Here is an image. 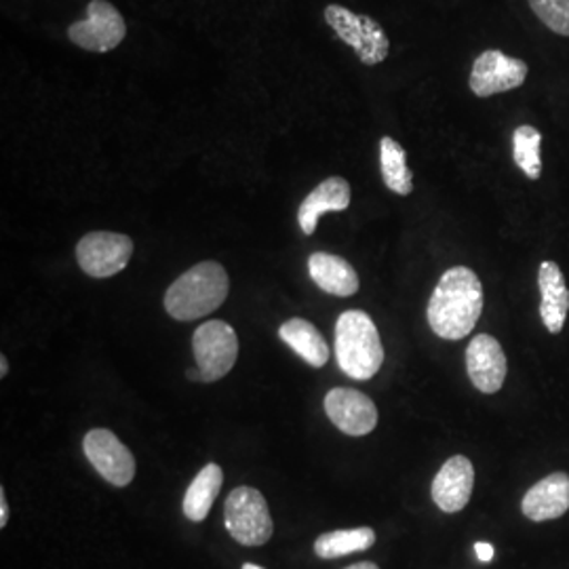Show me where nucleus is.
<instances>
[{"mask_svg": "<svg viewBox=\"0 0 569 569\" xmlns=\"http://www.w3.org/2000/svg\"><path fill=\"white\" fill-rule=\"evenodd\" d=\"M188 380H192V382H203V376H201L199 369H188Z\"/></svg>", "mask_w": 569, "mask_h": 569, "instance_id": "nucleus-26", "label": "nucleus"}, {"mask_svg": "<svg viewBox=\"0 0 569 569\" xmlns=\"http://www.w3.org/2000/svg\"><path fill=\"white\" fill-rule=\"evenodd\" d=\"M310 279L326 293L338 298H350L359 291V274L345 258L317 251L308 258Z\"/></svg>", "mask_w": 569, "mask_h": 569, "instance_id": "nucleus-17", "label": "nucleus"}, {"mask_svg": "<svg viewBox=\"0 0 569 569\" xmlns=\"http://www.w3.org/2000/svg\"><path fill=\"white\" fill-rule=\"evenodd\" d=\"M192 350L203 382H218L239 359L237 331L224 321L203 323L192 336Z\"/></svg>", "mask_w": 569, "mask_h": 569, "instance_id": "nucleus-6", "label": "nucleus"}, {"mask_svg": "<svg viewBox=\"0 0 569 569\" xmlns=\"http://www.w3.org/2000/svg\"><path fill=\"white\" fill-rule=\"evenodd\" d=\"M538 287L542 293V323L550 333H561L569 312V289L561 268L555 262H542L538 268Z\"/></svg>", "mask_w": 569, "mask_h": 569, "instance_id": "nucleus-16", "label": "nucleus"}, {"mask_svg": "<svg viewBox=\"0 0 569 569\" xmlns=\"http://www.w3.org/2000/svg\"><path fill=\"white\" fill-rule=\"evenodd\" d=\"M346 569H380L376 563H371V561H363V563H355V566H350V568Z\"/></svg>", "mask_w": 569, "mask_h": 569, "instance_id": "nucleus-27", "label": "nucleus"}, {"mask_svg": "<svg viewBox=\"0 0 569 569\" xmlns=\"http://www.w3.org/2000/svg\"><path fill=\"white\" fill-rule=\"evenodd\" d=\"M9 523V505H7V496L0 489V528H4Z\"/></svg>", "mask_w": 569, "mask_h": 569, "instance_id": "nucleus-25", "label": "nucleus"}, {"mask_svg": "<svg viewBox=\"0 0 569 569\" xmlns=\"http://www.w3.org/2000/svg\"><path fill=\"white\" fill-rule=\"evenodd\" d=\"M336 359L352 380H371L385 363L378 327L363 310H346L336 323Z\"/></svg>", "mask_w": 569, "mask_h": 569, "instance_id": "nucleus-3", "label": "nucleus"}, {"mask_svg": "<svg viewBox=\"0 0 569 569\" xmlns=\"http://www.w3.org/2000/svg\"><path fill=\"white\" fill-rule=\"evenodd\" d=\"M529 7L550 32L569 37V0H529Z\"/></svg>", "mask_w": 569, "mask_h": 569, "instance_id": "nucleus-23", "label": "nucleus"}, {"mask_svg": "<svg viewBox=\"0 0 569 569\" xmlns=\"http://www.w3.org/2000/svg\"><path fill=\"white\" fill-rule=\"evenodd\" d=\"M284 345L298 352L308 366L323 367L329 361V348L321 331L305 319H289L279 329Z\"/></svg>", "mask_w": 569, "mask_h": 569, "instance_id": "nucleus-19", "label": "nucleus"}, {"mask_svg": "<svg viewBox=\"0 0 569 569\" xmlns=\"http://www.w3.org/2000/svg\"><path fill=\"white\" fill-rule=\"evenodd\" d=\"M329 420L350 437H366L378 425L376 403L355 388H333L326 397Z\"/></svg>", "mask_w": 569, "mask_h": 569, "instance_id": "nucleus-11", "label": "nucleus"}, {"mask_svg": "<svg viewBox=\"0 0 569 569\" xmlns=\"http://www.w3.org/2000/svg\"><path fill=\"white\" fill-rule=\"evenodd\" d=\"M467 369L468 378L477 390L486 395L498 392L507 380V357L500 342L488 333L477 336L468 345Z\"/></svg>", "mask_w": 569, "mask_h": 569, "instance_id": "nucleus-12", "label": "nucleus"}, {"mask_svg": "<svg viewBox=\"0 0 569 569\" xmlns=\"http://www.w3.org/2000/svg\"><path fill=\"white\" fill-rule=\"evenodd\" d=\"M9 373V363H7V357H0V378H4Z\"/></svg>", "mask_w": 569, "mask_h": 569, "instance_id": "nucleus-28", "label": "nucleus"}, {"mask_svg": "<svg viewBox=\"0 0 569 569\" xmlns=\"http://www.w3.org/2000/svg\"><path fill=\"white\" fill-rule=\"evenodd\" d=\"M542 133L531 127L521 124L512 133V157L517 167L528 176L529 180H538L542 176Z\"/></svg>", "mask_w": 569, "mask_h": 569, "instance_id": "nucleus-22", "label": "nucleus"}, {"mask_svg": "<svg viewBox=\"0 0 569 569\" xmlns=\"http://www.w3.org/2000/svg\"><path fill=\"white\" fill-rule=\"evenodd\" d=\"M222 483H224V470L218 465H207L201 468V472L194 477V481L190 483V488L183 496V515L194 523L204 521L222 489Z\"/></svg>", "mask_w": 569, "mask_h": 569, "instance_id": "nucleus-18", "label": "nucleus"}, {"mask_svg": "<svg viewBox=\"0 0 569 569\" xmlns=\"http://www.w3.org/2000/svg\"><path fill=\"white\" fill-rule=\"evenodd\" d=\"M483 312V284L467 266H453L435 287L428 302L430 329L443 340H462Z\"/></svg>", "mask_w": 569, "mask_h": 569, "instance_id": "nucleus-1", "label": "nucleus"}, {"mask_svg": "<svg viewBox=\"0 0 569 569\" xmlns=\"http://www.w3.org/2000/svg\"><path fill=\"white\" fill-rule=\"evenodd\" d=\"M127 34V23L119 9L108 0H91L87 4V18L74 21L68 28V37L84 51L108 53L121 44Z\"/></svg>", "mask_w": 569, "mask_h": 569, "instance_id": "nucleus-7", "label": "nucleus"}, {"mask_svg": "<svg viewBox=\"0 0 569 569\" xmlns=\"http://www.w3.org/2000/svg\"><path fill=\"white\" fill-rule=\"evenodd\" d=\"M521 510L529 521L542 523L563 517L569 510V477L566 472H552L528 489Z\"/></svg>", "mask_w": 569, "mask_h": 569, "instance_id": "nucleus-14", "label": "nucleus"}, {"mask_svg": "<svg viewBox=\"0 0 569 569\" xmlns=\"http://www.w3.org/2000/svg\"><path fill=\"white\" fill-rule=\"evenodd\" d=\"M133 256V241L119 232H89L77 244V260L93 279H108L127 268Z\"/></svg>", "mask_w": 569, "mask_h": 569, "instance_id": "nucleus-8", "label": "nucleus"}, {"mask_svg": "<svg viewBox=\"0 0 569 569\" xmlns=\"http://www.w3.org/2000/svg\"><path fill=\"white\" fill-rule=\"evenodd\" d=\"M475 488V468L465 456H453L432 481V500L443 512H460L468 505Z\"/></svg>", "mask_w": 569, "mask_h": 569, "instance_id": "nucleus-13", "label": "nucleus"}, {"mask_svg": "<svg viewBox=\"0 0 569 569\" xmlns=\"http://www.w3.org/2000/svg\"><path fill=\"white\" fill-rule=\"evenodd\" d=\"M326 21L336 30V34L355 49L357 58L366 66H378L387 60L390 51L385 28L369 16H359L340 4H329Z\"/></svg>", "mask_w": 569, "mask_h": 569, "instance_id": "nucleus-5", "label": "nucleus"}, {"mask_svg": "<svg viewBox=\"0 0 569 569\" xmlns=\"http://www.w3.org/2000/svg\"><path fill=\"white\" fill-rule=\"evenodd\" d=\"M350 207V183L345 178H327L319 183L298 209V224L305 234H315L319 218L329 211H346Z\"/></svg>", "mask_w": 569, "mask_h": 569, "instance_id": "nucleus-15", "label": "nucleus"}, {"mask_svg": "<svg viewBox=\"0 0 569 569\" xmlns=\"http://www.w3.org/2000/svg\"><path fill=\"white\" fill-rule=\"evenodd\" d=\"M228 533L243 547H262L274 531L262 491L253 488H237L230 491L224 507Z\"/></svg>", "mask_w": 569, "mask_h": 569, "instance_id": "nucleus-4", "label": "nucleus"}, {"mask_svg": "<svg viewBox=\"0 0 569 569\" xmlns=\"http://www.w3.org/2000/svg\"><path fill=\"white\" fill-rule=\"evenodd\" d=\"M528 72L526 61L509 58L498 49H489L472 63L468 84L477 98H491L521 87L528 79Z\"/></svg>", "mask_w": 569, "mask_h": 569, "instance_id": "nucleus-10", "label": "nucleus"}, {"mask_svg": "<svg viewBox=\"0 0 569 569\" xmlns=\"http://www.w3.org/2000/svg\"><path fill=\"white\" fill-rule=\"evenodd\" d=\"M475 552H477V559H479V561L489 563V561L493 559V555H496V549H493L489 542H477V545H475Z\"/></svg>", "mask_w": 569, "mask_h": 569, "instance_id": "nucleus-24", "label": "nucleus"}, {"mask_svg": "<svg viewBox=\"0 0 569 569\" xmlns=\"http://www.w3.org/2000/svg\"><path fill=\"white\" fill-rule=\"evenodd\" d=\"M230 279L222 264L201 262L186 270L164 293V310L176 321H197L224 305Z\"/></svg>", "mask_w": 569, "mask_h": 569, "instance_id": "nucleus-2", "label": "nucleus"}, {"mask_svg": "<svg viewBox=\"0 0 569 569\" xmlns=\"http://www.w3.org/2000/svg\"><path fill=\"white\" fill-rule=\"evenodd\" d=\"M380 167H382V178L388 190L401 197L411 194L413 176H411V169L407 167V154L401 143L392 138L380 140Z\"/></svg>", "mask_w": 569, "mask_h": 569, "instance_id": "nucleus-21", "label": "nucleus"}, {"mask_svg": "<svg viewBox=\"0 0 569 569\" xmlns=\"http://www.w3.org/2000/svg\"><path fill=\"white\" fill-rule=\"evenodd\" d=\"M243 569H264V568H260V566H256V563H244Z\"/></svg>", "mask_w": 569, "mask_h": 569, "instance_id": "nucleus-29", "label": "nucleus"}, {"mask_svg": "<svg viewBox=\"0 0 569 569\" xmlns=\"http://www.w3.org/2000/svg\"><path fill=\"white\" fill-rule=\"evenodd\" d=\"M376 545V531L371 528L338 529L317 538L315 555L319 559H340L352 552H363Z\"/></svg>", "mask_w": 569, "mask_h": 569, "instance_id": "nucleus-20", "label": "nucleus"}, {"mask_svg": "<svg viewBox=\"0 0 569 569\" xmlns=\"http://www.w3.org/2000/svg\"><path fill=\"white\" fill-rule=\"evenodd\" d=\"M82 449L87 460L117 488H127L136 477V458L121 439L108 428H93L84 435Z\"/></svg>", "mask_w": 569, "mask_h": 569, "instance_id": "nucleus-9", "label": "nucleus"}]
</instances>
